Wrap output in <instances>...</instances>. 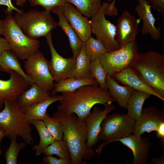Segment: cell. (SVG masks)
Here are the masks:
<instances>
[{
	"instance_id": "17",
	"label": "cell",
	"mask_w": 164,
	"mask_h": 164,
	"mask_svg": "<svg viewBox=\"0 0 164 164\" xmlns=\"http://www.w3.org/2000/svg\"><path fill=\"white\" fill-rule=\"evenodd\" d=\"M64 16L80 39L85 42L91 36L88 18L84 16L72 4L66 2L63 5Z\"/></svg>"
},
{
	"instance_id": "8",
	"label": "cell",
	"mask_w": 164,
	"mask_h": 164,
	"mask_svg": "<svg viewBox=\"0 0 164 164\" xmlns=\"http://www.w3.org/2000/svg\"><path fill=\"white\" fill-rule=\"evenodd\" d=\"M139 54L136 40L118 49L106 52L100 59L107 74L112 77L132 67Z\"/></svg>"
},
{
	"instance_id": "4",
	"label": "cell",
	"mask_w": 164,
	"mask_h": 164,
	"mask_svg": "<svg viewBox=\"0 0 164 164\" xmlns=\"http://www.w3.org/2000/svg\"><path fill=\"white\" fill-rule=\"evenodd\" d=\"M4 105V109L0 111V128L5 137L10 140L20 137L27 144H33L32 128L23 110L16 101L5 100Z\"/></svg>"
},
{
	"instance_id": "37",
	"label": "cell",
	"mask_w": 164,
	"mask_h": 164,
	"mask_svg": "<svg viewBox=\"0 0 164 164\" xmlns=\"http://www.w3.org/2000/svg\"><path fill=\"white\" fill-rule=\"evenodd\" d=\"M0 5L7 7L6 12L8 15H12L13 10L19 13H21L24 12L23 10L19 9L14 6L12 3L11 0H0Z\"/></svg>"
},
{
	"instance_id": "42",
	"label": "cell",
	"mask_w": 164,
	"mask_h": 164,
	"mask_svg": "<svg viewBox=\"0 0 164 164\" xmlns=\"http://www.w3.org/2000/svg\"><path fill=\"white\" fill-rule=\"evenodd\" d=\"M152 161L153 163L155 164H164V156L162 155L159 157H153Z\"/></svg>"
},
{
	"instance_id": "21",
	"label": "cell",
	"mask_w": 164,
	"mask_h": 164,
	"mask_svg": "<svg viewBox=\"0 0 164 164\" xmlns=\"http://www.w3.org/2000/svg\"><path fill=\"white\" fill-rule=\"evenodd\" d=\"M50 96V92L34 83L20 94L16 101L23 109L45 100Z\"/></svg>"
},
{
	"instance_id": "12",
	"label": "cell",
	"mask_w": 164,
	"mask_h": 164,
	"mask_svg": "<svg viewBox=\"0 0 164 164\" xmlns=\"http://www.w3.org/2000/svg\"><path fill=\"white\" fill-rule=\"evenodd\" d=\"M140 21L128 11L125 10L122 12L116 26L115 40L120 48L136 40Z\"/></svg>"
},
{
	"instance_id": "28",
	"label": "cell",
	"mask_w": 164,
	"mask_h": 164,
	"mask_svg": "<svg viewBox=\"0 0 164 164\" xmlns=\"http://www.w3.org/2000/svg\"><path fill=\"white\" fill-rule=\"evenodd\" d=\"M76 7V9L87 18H92L102 5L101 0H66Z\"/></svg>"
},
{
	"instance_id": "10",
	"label": "cell",
	"mask_w": 164,
	"mask_h": 164,
	"mask_svg": "<svg viewBox=\"0 0 164 164\" xmlns=\"http://www.w3.org/2000/svg\"><path fill=\"white\" fill-rule=\"evenodd\" d=\"M109 3L104 2L96 14L90 21L91 32L95 36L96 39L101 42L109 51L120 48L116 40V26L107 20L106 12Z\"/></svg>"
},
{
	"instance_id": "40",
	"label": "cell",
	"mask_w": 164,
	"mask_h": 164,
	"mask_svg": "<svg viewBox=\"0 0 164 164\" xmlns=\"http://www.w3.org/2000/svg\"><path fill=\"white\" fill-rule=\"evenodd\" d=\"M12 50L10 46L5 38L0 37V55L3 51Z\"/></svg>"
},
{
	"instance_id": "15",
	"label": "cell",
	"mask_w": 164,
	"mask_h": 164,
	"mask_svg": "<svg viewBox=\"0 0 164 164\" xmlns=\"http://www.w3.org/2000/svg\"><path fill=\"white\" fill-rule=\"evenodd\" d=\"M164 122V112L159 108L150 106L142 109L141 115L135 121L134 135L140 137L145 132L156 131Z\"/></svg>"
},
{
	"instance_id": "33",
	"label": "cell",
	"mask_w": 164,
	"mask_h": 164,
	"mask_svg": "<svg viewBox=\"0 0 164 164\" xmlns=\"http://www.w3.org/2000/svg\"><path fill=\"white\" fill-rule=\"evenodd\" d=\"M10 145L5 153V157L7 164H16L19 152L26 145L25 142L18 143L17 139H11Z\"/></svg>"
},
{
	"instance_id": "14",
	"label": "cell",
	"mask_w": 164,
	"mask_h": 164,
	"mask_svg": "<svg viewBox=\"0 0 164 164\" xmlns=\"http://www.w3.org/2000/svg\"><path fill=\"white\" fill-rule=\"evenodd\" d=\"M9 73V79H0V111L5 100L16 101L18 97L30 86L24 78L16 72L11 71Z\"/></svg>"
},
{
	"instance_id": "23",
	"label": "cell",
	"mask_w": 164,
	"mask_h": 164,
	"mask_svg": "<svg viewBox=\"0 0 164 164\" xmlns=\"http://www.w3.org/2000/svg\"><path fill=\"white\" fill-rule=\"evenodd\" d=\"M19 59L12 50H6L0 55V71L8 73L14 71L22 77L30 86L34 83L21 66Z\"/></svg>"
},
{
	"instance_id": "34",
	"label": "cell",
	"mask_w": 164,
	"mask_h": 164,
	"mask_svg": "<svg viewBox=\"0 0 164 164\" xmlns=\"http://www.w3.org/2000/svg\"><path fill=\"white\" fill-rule=\"evenodd\" d=\"M43 121L55 140H59L63 138L62 126L59 121L53 117H50L47 113Z\"/></svg>"
},
{
	"instance_id": "25",
	"label": "cell",
	"mask_w": 164,
	"mask_h": 164,
	"mask_svg": "<svg viewBox=\"0 0 164 164\" xmlns=\"http://www.w3.org/2000/svg\"><path fill=\"white\" fill-rule=\"evenodd\" d=\"M98 85L93 79H76L69 78L54 84L50 95H56L59 92L73 93L79 88L84 85Z\"/></svg>"
},
{
	"instance_id": "11",
	"label": "cell",
	"mask_w": 164,
	"mask_h": 164,
	"mask_svg": "<svg viewBox=\"0 0 164 164\" xmlns=\"http://www.w3.org/2000/svg\"><path fill=\"white\" fill-rule=\"evenodd\" d=\"M52 36L51 32L45 36L51 56L48 65L54 80L57 83L74 77L76 72V59L73 57L65 58L57 52L53 44Z\"/></svg>"
},
{
	"instance_id": "31",
	"label": "cell",
	"mask_w": 164,
	"mask_h": 164,
	"mask_svg": "<svg viewBox=\"0 0 164 164\" xmlns=\"http://www.w3.org/2000/svg\"><path fill=\"white\" fill-rule=\"evenodd\" d=\"M84 43L86 54L91 62L100 58L109 51L101 42L91 36Z\"/></svg>"
},
{
	"instance_id": "27",
	"label": "cell",
	"mask_w": 164,
	"mask_h": 164,
	"mask_svg": "<svg viewBox=\"0 0 164 164\" xmlns=\"http://www.w3.org/2000/svg\"><path fill=\"white\" fill-rule=\"evenodd\" d=\"M38 133L39 142L35 145L32 149L36 151V155L38 156L42 154L44 149L55 140L52 136L43 120H36L32 122Z\"/></svg>"
},
{
	"instance_id": "18",
	"label": "cell",
	"mask_w": 164,
	"mask_h": 164,
	"mask_svg": "<svg viewBox=\"0 0 164 164\" xmlns=\"http://www.w3.org/2000/svg\"><path fill=\"white\" fill-rule=\"evenodd\" d=\"M138 4L135 10L140 20L142 21V35L149 34L153 39L158 40L162 36L160 27L155 25L156 19L151 11L152 6L147 0H137Z\"/></svg>"
},
{
	"instance_id": "39",
	"label": "cell",
	"mask_w": 164,
	"mask_h": 164,
	"mask_svg": "<svg viewBox=\"0 0 164 164\" xmlns=\"http://www.w3.org/2000/svg\"><path fill=\"white\" fill-rule=\"evenodd\" d=\"M116 0H112L110 3L106 11V15L108 16H116L118 15V9L115 5Z\"/></svg>"
},
{
	"instance_id": "7",
	"label": "cell",
	"mask_w": 164,
	"mask_h": 164,
	"mask_svg": "<svg viewBox=\"0 0 164 164\" xmlns=\"http://www.w3.org/2000/svg\"><path fill=\"white\" fill-rule=\"evenodd\" d=\"M135 120L127 114L115 113L107 115L103 121L98 136L99 140L105 142L101 144L96 151L100 155L105 145L116 139L126 137L133 134Z\"/></svg>"
},
{
	"instance_id": "1",
	"label": "cell",
	"mask_w": 164,
	"mask_h": 164,
	"mask_svg": "<svg viewBox=\"0 0 164 164\" xmlns=\"http://www.w3.org/2000/svg\"><path fill=\"white\" fill-rule=\"evenodd\" d=\"M98 85L83 86L73 93L62 92L63 98L59 101L57 111L68 115L74 113L84 121L95 104L105 107L115 102L108 89Z\"/></svg>"
},
{
	"instance_id": "5",
	"label": "cell",
	"mask_w": 164,
	"mask_h": 164,
	"mask_svg": "<svg viewBox=\"0 0 164 164\" xmlns=\"http://www.w3.org/2000/svg\"><path fill=\"white\" fill-rule=\"evenodd\" d=\"M24 33L35 39L46 36L58 26L50 12L32 9L28 12H16L13 16Z\"/></svg>"
},
{
	"instance_id": "24",
	"label": "cell",
	"mask_w": 164,
	"mask_h": 164,
	"mask_svg": "<svg viewBox=\"0 0 164 164\" xmlns=\"http://www.w3.org/2000/svg\"><path fill=\"white\" fill-rule=\"evenodd\" d=\"M106 83L111 96L121 108L127 109L128 99L134 89L126 85H119L113 78L108 75Z\"/></svg>"
},
{
	"instance_id": "13",
	"label": "cell",
	"mask_w": 164,
	"mask_h": 164,
	"mask_svg": "<svg viewBox=\"0 0 164 164\" xmlns=\"http://www.w3.org/2000/svg\"><path fill=\"white\" fill-rule=\"evenodd\" d=\"M93 111L86 117L84 122L87 132L86 144L87 147L92 149L99 141L98 136L102 122L106 116L115 108L114 105H109L102 110L96 106L94 107Z\"/></svg>"
},
{
	"instance_id": "22",
	"label": "cell",
	"mask_w": 164,
	"mask_h": 164,
	"mask_svg": "<svg viewBox=\"0 0 164 164\" xmlns=\"http://www.w3.org/2000/svg\"><path fill=\"white\" fill-rule=\"evenodd\" d=\"M62 98V95H51L45 100L22 109L27 121L31 125L35 120H43L47 113L48 107L53 103L60 101Z\"/></svg>"
},
{
	"instance_id": "44",
	"label": "cell",
	"mask_w": 164,
	"mask_h": 164,
	"mask_svg": "<svg viewBox=\"0 0 164 164\" xmlns=\"http://www.w3.org/2000/svg\"><path fill=\"white\" fill-rule=\"evenodd\" d=\"M26 0H15L16 5L19 7H22L26 3Z\"/></svg>"
},
{
	"instance_id": "19",
	"label": "cell",
	"mask_w": 164,
	"mask_h": 164,
	"mask_svg": "<svg viewBox=\"0 0 164 164\" xmlns=\"http://www.w3.org/2000/svg\"><path fill=\"white\" fill-rule=\"evenodd\" d=\"M51 11L58 17L59 21L57 22V26L60 27L67 36L72 51L73 57L76 59L80 53L83 42L80 39L65 17L63 12V5L56 6Z\"/></svg>"
},
{
	"instance_id": "29",
	"label": "cell",
	"mask_w": 164,
	"mask_h": 164,
	"mask_svg": "<svg viewBox=\"0 0 164 164\" xmlns=\"http://www.w3.org/2000/svg\"><path fill=\"white\" fill-rule=\"evenodd\" d=\"M76 59L77 69L74 77L78 79H92L90 71L91 62L86 54L84 42Z\"/></svg>"
},
{
	"instance_id": "45",
	"label": "cell",
	"mask_w": 164,
	"mask_h": 164,
	"mask_svg": "<svg viewBox=\"0 0 164 164\" xmlns=\"http://www.w3.org/2000/svg\"><path fill=\"white\" fill-rule=\"evenodd\" d=\"M3 26V20H0V35L2 34Z\"/></svg>"
},
{
	"instance_id": "9",
	"label": "cell",
	"mask_w": 164,
	"mask_h": 164,
	"mask_svg": "<svg viewBox=\"0 0 164 164\" xmlns=\"http://www.w3.org/2000/svg\"><path fill=\"white\" fill-rule=\"evenodd\" d=\"M24 67L26 74L34 83L51 93L54 80L48 61L43 53L39 50L30 56L24 61Z\"/></svg>"
},
{
	"instance_id": "16",
	"label": "cell",
	"mask_w": 164,
	"mask_h": 164,
	"mask_svg": "<svg viewBox=\"0 0 164 164\" xmlns=\"http://www.w3.org/2000/svg\"><path fill=\"white\" fill-rule=\"evenodd\" d=\"M114 142H121L132 150L134 157L132 164H145L148 161L151 143L147 137H138L132 134L115 140Z\"/></svg>"
},
{
	"instance_id": "6",
	"label": "cell",
	"mask_w": 164,
	"mask_h": 164,
	"mask_svg": "<svg viewBox=\"0 0 164 164\" xmlns=\"http://www.w3.org/2000/svg\"><path fill=\"white\" fill-rule=\"evenodd\" d=\"M2 35L8 42L12 50L22 61H24L39 50V41L26 35L12 15H8L3 20Z\"/></svg>"
},
{
	"instance_id": "43",
	"label": "cell",
	"mask_w": 164,
	"mask_h": 164,
	"mask_svg": "<svg viewBox=\"0 0 164 164\" xmlns=\"http://www.w3.org/2000/svg\"><path fill=\"white\" fill-rule=\"evenodd\" d=\"M5 137V135L4 131L0 128V155L2 152L1 142L3 138Z\"/></svg>"
},
{
	"instance_id": "46",
	"label": "cell",
	"mask_w": 164,
	"mask_h": 164,
	"mask_svg": "<svg viewBox=\"0 0 164 164\" xmlns=\"http://www.w3.org/2000/svg\"><path fill=\"white\" fill-rule=\"evenodd\" d=\"M107 1V2H108L109 3H111L112 1V0H105Z\"/></svg>"
},
{
	"instance_id": "3",
	"label": "cell",
	"mask_w": 164,
	"mask_h": 164,
	"mask_svg": "<svg viewBox=\"0 0 164 164\" xmlns=\"http://www.w3.org/2000/svg\"><path fill=\"white\" fill-rule=\"evenodd\" d=\"M132 68L151 89L164 99V55L156 51L139 53Z\"/></svg>"
},
{
	"instance_id": "35",
	"label": "cell",
	"mask_w": 164,
	"mask_h": 164,
	"mask_svg": "<svg viewBox=\"0 0 164 164\" xmlns=\"http://www.w3.org/2000/svg\"><path fill=\"white\" fill-rule=\"evenodd\" d=\"M33 7L40 5L45 10L50 12L54 7L63 5L66 2V0H26Z\"/></svg>"
},
{
	"instance_id": "41",
	"label": "cell",
	"mask_w": 164,
	"mask_h": 164,
	"mask_svg": "<svg viewBox=\"0 0 164 164\" xmlns=\"http://www.w3.org/2000/svg\"><path fill=\"white\" fill-rule=\"evenodd\" d=\"M156 132L157 136L162 140V142H164V122L161 123L159 125Z\"/></svg>"
},
{
	"instance_id": "20",
	"label": "cell",
	"mask_w": 164,
	"mask_h": 164,
	"mask_svg": "<svg viewBox=\"0 0 164 164\" xmlns=\"http://www.w3.org/2000/svg\"><path fill=\"white\" fill-rule=\"evenodd\" d=\"M111 77L120 83L127 85L134 90L145 92L164 101L142 80L132 67L128 68Z\"/></svg>"
},
{
	"instance_id": "30",
	"label": "cell",
	"mask_w": 164,
	"mask_h": 164,
	"mask_svg": "<svg viewBox=\"0 0 164 164\" xmlns=\"http://www.w3.org/2000/svg\"><path fill=\"white\" fill-rule=\"evenodd\" d=\"M42 154L45 155H55L60 158L70 160V154L68 146L66 141L62 139L55 140L46 147Z\"/></svg>"
},
{
	"instance_id": "2",
	"label": "cell",
	"mask_w": 164,
	"mask_h": 164,
	"mask_svg": "<svg viewBox=\"0 0 164 164\" xmlns=\"http://www.w3.org/2000/svg\"><path fill=\"white\" fill-rule=\"evenodd\" d=\"M52 117L62 125L63 139L70 152L71 164H85L86 160L95 155V151L86 144L87 132L84 121L74 113L68 115L58 111Z\"/></svg>"
},
{
	"instance_id": "32",
	"label": "cell",
	"mask_w": 164,
	"mask_h": 164,
	"mask_svg": "<svg viewBox=\"0 0 164 164\" xmlns=\"http://www.w3.org/2000/svg\"><path fill=\"white\" fill-rule=\"evenodd\" d=\"M90 71L91 78L94 79L101 87L108 89L106 83L107 74L103 68L100 58L91 62Z\"/></svg>"
},
{
	"instance_id": "38",
	"label": "cell",
	"mask_w": 164,
	"mask_h": 164,
	"mask_svg": "<svg viewBox=\"0 0 164 164\" xmlns=\"http://www.w3.org/2000/svg\"><path fill=\"white\" fill-rule=\"evenodd\" d=\"M152 7L164 15V0H147Z\"/></svg>"
},
{
	"instance_id": "36",
	"label": "cell",
	"mask_w": 164,
	"mask_h": 164,
	"mask_svg": "<svg viewBox=\"0 0 164 164\" xmlns=\"http://www.w3.org/2000/svg\"><path fill=\"white\" fill-rule=\"evenodd\" d=\"M43 162L46 164H70V160L61 158L59 159L52 155H46L43 159Z\"/></svg>"
},
{
	"instance_id": "26",
	"label": "cell",
	"mask_w": 164,
	"mask_h": 164,
	"mask_svg": "<svg viewBox=\"0 0 164 164\" xmlns=\"http://www.w3.org/2000/svg\"><path fill=\"white\" fill-rule=\"evenodd\" d=\"M151 95L144 92L134 90L127 103V114L136 120L141 115L145 101Z\"/></svg>"
}]
</instances>
